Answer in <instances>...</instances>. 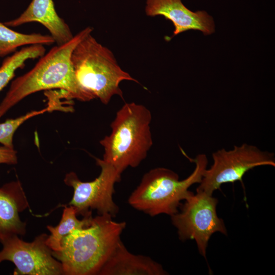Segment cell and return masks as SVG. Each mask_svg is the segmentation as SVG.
Listing matches in <instances>:
<instances>
[{
	"label": "cell",
	"instance_id": "obj_9",
	"mask_svg": "<svg viewBox=\"0 0 275 275\" xmlns=\"http://www.w3.org/2000/svg\"><path fill=\"white\" fill-rule=\"evenodd\" d=\"M46 233L37 236L32 242H25L14 235L0 240V263L12 262L14 275H62L61 263L52 255L46 243Z\"/></svg>",
	"mask_w": 275,
	"mask_h": 275
},
{
	"label": "cell",
	"instance_id": "obj_10",
	"mask_svg": "<svg viewBox=\"0 0 275 275\" xmlns=\"http://www.w3.org/2000/svg\"><path fill=\"white\" fill-rule=\"evenodd\" d=\"M145 12L149 16L161 15L170 20L174 26L171 38L191 30L200 31L204 35L215 32L212 16L205 11H191L181 0H147Z\"/></svg>",
	"mask_w": 275,
	"mask_h": 275
},
{
	"label": "cell",
	"instance_id": "obj_17",
	"mask_svg": "<svg viewBox=\"0 0 275 275\" xmlns=\"http://www.w3.org/2000/svg\"><path fill=\"white\" fill-rule=\"evenodd\" d=\"M50 111L49 106L39 111L30 112L21 117L6 120L0 123V143L3 146L14 148L13 139L14 133L25 121L36 116Z\"/></svg>",
	"mask_w": 275,
	"mask_h": 275
},
{
	"label": "cell",
	"instance_id": "obj_5",
	"mask_svg": "<svg viewBox=\"0 0 275 275\" xmlns=\"http://www.w3.org/2000/svg\"><path fill=\"white\" fill-rule=\"evenodd\" d=\"M193 161L194 171L182 180L176 173L165 168H156L147 172L129 197V204L151 216L176 213L181 202L191 192L189 187L200 183L207 168L208 159L204 154L198 155Z\"/></svg>",
	"mask_w": 275,
	"mask_h": 275
},
{
	"label": "cell",
	"instance_id": "obj_15",
	"mask_svg": "<svg viewBox=\"0 0 275 275\" xmlns=\"http://www.w3.org/2000/svg\"><path fill=\"white\" fill-rule=\"evenodd\" d=\"M54 42L49 35L17 32L0 22V57L15 51L20 46L34 44L50 45Z\"/></svg>",
	"mask_w": 275,
	"mask_h": 275
},
{
	"label": "cell",
	"instance_id": "obj_12",
	"mask_svg": "<svg viewBox=\"0 0 275 275\" xmlns=\"http://www.w3.org/2000/svg\"><path fill=\"white\" fill-rule=\"evenodd\" d=\"M33 22L45 27L57 45L67 43L74 36L69 25L57 13L53 0H32L18 17L4 23L9 27H17Z\"/></svg>",
	"mask_w": 275,
	"mask_h": 275
},
{
	"label": "cell",
	"instance_id": "obj_13",
	"mask_svg": "<svg viewBox=\"0 0 275 275\" xmlns=\"http://www.w3.org/2000/svg\"><path fill=\"white\" fill-rule=\"evenodd\" d=\"M162 265L150 257L130 252L120 239L98 275H165Z\"/></svg>",
	"mask_w": 275,
	"mask_h": 275
},
{
	"label": "cell",
	"instance_id": "obj_1",
	"mask_svg": "<svg viewBox=\"0 0 275 275\" xmlns=\"http://www.w3.org/2000/svg\"><path fill=\"white\" fill-rule=\"evenodd\" d=\"M92 31V28L87 26L67 43L53 47L32 69L13 80L0 103V118L23 98L41 90L59 89L69 100L93 99L79 85L70 61L74 47Z\"/></svg>",
	"mask_w": 275,
	"mask_h": 275
},
{
	"label": "cell",
	"instance_id": "obj_8",
	"mask_svg": "<svg viewBox=\"0 0 275 275\" xmlns=\"http://www.w3.org/2000/svg\"><path fill=\"white\" fill-rule=\"evenodd\" d=\"M95 160L101 172L94 180L81 181L74 172L65 175L64 183L73 189L68 205L73 206L77 215L83 217L92 215V210H96L98 215L108 214L113 217L119 212V207L113 200L114 186L121 180V175L102 159Z\"/></svg>",
	"mask_w": 275,
	"mask_h": 275
},
{
	"label": "cell",
	"instance_id": "obj_14",
	"mask_svg": "<svg viewBox=\"0 0 275 275\" xmlns=\"http://www.w3.org/2000/svg\"><path fill=\"white\" fill-rule=\"evenodd\" d=\"M77 216L76 210L73 206H65L59 224L56 227L50 225L47 226L50 235H48L46 243L52 251L59 252L61 250L62 239L73 230L84 229L90 225L92 215L83 217L82 219H78Z\"/></svg>",
	"mask_w": 275,
	"mask_h": 275
},
{
	"label": "cell",
	"instance_id": "obj_3",
	"mask_svg": "<svg viewBox=\"0 0 275 275\" xmlns=\"http://www.w3.org/2000/svg\"><path fill=\"white\" fill-rule=\"evenodd\" d=\"M151 119V112L144 105L125 103L111 124L110 134L99 142L104 150L102 160L120 175L128 167H138L153 145Z\"/></svg>",
	"mask_w": 275,
	"mask_h": 275
},
{
	"label": "cell",
	"instance_id": "obj_2",
	"mask_svg": "<svg viewBox=\"0 0 275 275\" xmlns=\"http://www.w3.org/2000/svg\"><path fill=\"white\" fill-rule=\"evenodd\" d=\"M125 222L108 214L93 217L90 225L64 236L60 251H52L62 265L64 275H94L99 271L121 239Z\"/></svg>",
	"mask_w": 275,
	"mask_h": 275
},
{
	"label": "cell",
	"instance_id": "obj_7",
	"mask_svg": "<svg viewBox=\"0 0 275 275\" xmlns=\"http://www.w3.org/2000/svg\"><path fill=\"white\" fill-rule=\"evenodd\" d=\"M213 160L211 167L206 169L197 191L204 192L212 196L222 184L240 181L250 170L261 166L275 167L273 153L263 151L256 146L247 144L233 149L218 150L212 153Z\"/></svg>",
	"mask_w": 275,
	"mask_h": 275
},
{
	"label": "cell",
	"instance_id": "obj_4",
	"mask_svg": "<svg viewBox=\"0 0 275 275\" xmlns=\"http://www.w3.org/2000/svg\"><path fill=\"white\" fill-rule=\"evenodd\" d=\"M70 61L80 86L94 99L107 105L112 97L123 98L120 88L123 80L140 84L119 65L112 52L90 34L74 47Z\"/></svg>",
	"mask_w": 275,
	"mask_h": 275
},
{
	"label": "cell",
	"instance_id": "obj_6",
	"mask_svg": "<svg viewBox=\"0 0 275 275\" xmlns=\"http://www.w3.org/2000/svg\"><path fill=\"white\" fill-rule=\"evenodd\" d=\"M180 205V211L171 216L181 241L195 240L199 253L206 259L211 236L216 232L227 235L223 220L216 213L217 199L202 191L191 192Z\"/></svg>",
	"mask_w": 275,
	"mask_h": 275
},
{
	"label": "cell",
	"instance_id": "obj_18",
	"mask_svg": "<svg viewBox=\"0 0 275 275\" xmlns=\"http://www.w3.org/2000/svg\"><path fill=\"white\" fill-rule=\"evenodd\" d=\"M17 163V152L14 148L0 147V164H15Z\"/></svg>",
	"mask_w": 275,
	"mask_h": 275
},
{
	"label": "cell",
	"instance_id": "obj_16",
	"mask_svg": "<svg viewBox=\"0 0 275 275\" xmlns=\"http://www.w3.org/2000/svg\"><path fill=\"white\" fill-rule=\"evenodd\" d=\"M45 53L43 45L34 44L24 46L6 58L0 67V91L14 77L16 70L24 66L27 60L40 58Z\"/></svg>",
	"mask_w": 275,
	"mask_h": 275
},
{
	"label": "cell",
	"instance_id": "obj_11",
	"mask_svg": "<svg viewBox=\"0 0 275 275\" xmlns=\"http://www.w3.org/2000/svg\"><path fill=\"white\" fill-rule=\"evenodd\" d=\"M30 208L22 184L13 181L0 187V240L14 235L23 236L26 223L19 213Z\"/></svg>",
	"mask_w": 275,
	"mask_h": 275
}]
</instances>
